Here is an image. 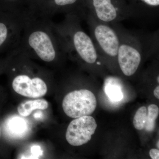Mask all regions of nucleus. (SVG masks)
Wrapping results in <instances>:
<instances>
[{"instance_id": "4be33fe9", "label": "nucleus", "mask_w": 159, "mask_h": 159, "mask_svg": "<svg viewBox=\"0 0 159 159\" xmlns=\"http://www.w3.org/2000/svg\"><path fill=\"white\" fill-rule=\"evenodd\" d=\"M1 126H0V138H1Z\"/></svg>"}, {"instance_id": "f3484780", "label": "nucleus", "mask_w": 159, "mask_h": 159, "mask_svg": "<svg viewBox=\"0 0 159 159\" xmlns=\"http://www.w3.org/2000/svg\"><path fill=\"white\" fill-rule=\"evenodd\" d=\"M140 2L142 3L144 6H145V8H148V12L151 17H153L154 16L158 15L157 14V9H158L159 6V0H139Z\"/></svg>"}, {"instance_id": "dca6fc26", "label": "nucleus", "mask_w": 159, "mask_h": 159, "mask_svg": "<svg viewBox=\"0 0 159 159\" xmlns=\"http://www.w3.org/2000/svg\"><path fill=\"white\" fill-rule=\"evenodd\" d=\"M147 111L145 107H142L137 111L133 120L134 126L136 129L142 130L145 129L147 122Z\"/></svg>"}, {"instance_id": "423d86ee", "label": "nucleus", "mask_w": 159, "mask_h": 159, "mask_svg": "<svg viewBox=\"0 0 159 159\" xmlns=\"http://www.w3.org/2000/svg\"><path fill=\"white\" fill-rule=\"evenodd\" d=\"M88 1L84 3V14L89 13L101 22L111 25L131 18L128 7L118 5L114 0Z\"/></svg>"}, {"instance_id": "f257e3e1", "label": "nucleus", "mask_w": 159, "mask_h": 159, "mask_svg": "<svg viewBox=\"0 0 159 159\" xmlns=\"http://www.w3.org/2000/svg\"><path fill=\"white\" fill-rule=\"evenodd\" d=\"M19 47L29 57L48 63L55 62L66 54L53 22L29 11Z\"/></svg>"}, {"instance_id": "4468645a", "label": "nucleus", "mask_w": 159, "mask_h": 159, "mask_svg": "<svg viewBox=\"0 0 159 159\" xmlns=\"http://www.w3.org/2000/svg\"><path fill=\"white\" fill-rule=\"evenodd\" d=\"M25 0H0V11L21 12L26 10Z\"/></svg>"}, {"instance_id": "aec40b11", "label": "nucleus", "mask_w": 159, "mask_h": 159, "mask_svg": "<svg viewBox=\"0 0 159 159\" xmlns=\"http://www.w3.org/2000/svg\"><path fill=\"white\" fill-rule=\"evenodd\" d=\"M154 95L155 97H156L158 99H159V86H157L156 88L154 90L153 92Z\"/></svg>"}, {"instance_id": "f03ea898", "label": "nucleus", "mask_w": 159, "mask_h": 159, "mask_svg": "<svg viewBox=\"0 0 159 159\" xmlns=\"http://www.w3.org/2000/svg\"><path fill=\"white\" fill-rule=\"evenodd\" d=\"M111 25L118 31L120 40L117 57L119 68L125 76H133L145 54L159 51L158 33H136L122 28L119 23Z\"/></svg>"}, {"instance_id": "ddd939ff", "label": "nucleus", "mask_w": 159, "mask_h": 159, "mask_svg": "<svg viewBox=\"0 0 159 159\" xmlns=\"http://www.w3.org/2000/svg\"><path fill=\"white\" fill-rule=\"evenodd\" d=\"M119 80L116 77H109L104 83V92L111 100L119 101L123 98L122 88L119 83Z\"/></svg>"}, {"instance_id": "0eeeda50", "label": "nucleus", "mask_w": 159, "mask_h": 159, "mask_svg": "<svg viewBox=\"0 0 159 159\" xmlns=\"http://www.w3.org/2000/svg\"><path fill=\"white\" fill-rule=\"evenodd\" d=\"M97 99L94 94L87 89L73 91L66 95L62 108L67 116L73 119L89 116L97 108Z\"/></svg>"}, {"instance_id": "20e7f679", "label": "nucleus", "mask_w": 159, "mask_h": 159, "mask_svg": "<svg viewBox=\"0 0 159 159\" xmlns=\"http://www.w3.org/2000/svg\"><path fill=\"white\" fill-rule=\"evenodd\" d=\"M85 19L99 56L117 59L120 40L118 31L112 25L101 22L89 13Z\"/></svg>"}, {"instance_id": "9b49d317", "label": "nucleus", "mask_w": 159, "mask_h": 159, "mask_svg": "<svg viewBox=\"0 0 159 159\" xmlns=\"http://www.w3.org/2000/svg\"><path fill=\"white\" fill-rule=\"evenodd\" d=\"M7 132L14 139H20L25 136L29 131V125L25 119L17 116L9 118L6 123Z\"/></svg>"}, {"instance_id": "412c9836", "label": "nucleus", "mask_w": 159, "mask_h": 159, "mask_svg": "<svg viewBox=\"0 0 159 159\" xmlns=\"http://www.w3.org/2000/svg\"><path fill=\"white\" fill-rule=\"evenodd\" d=\"M159 140H158V141H157V147L158 148H159Z\"/></svg>"}, {"instance_id": "2eb2a0df", "label": "nucleus", "mask_w": 159, "mask_h": 159, "mask_svg": "<svg viewBox=\"0 0 159 159\" xmlns=\"http://www.w3.org/2000/svg\"><path fill=\"white\" fill-rule=\"evenodd\" d=\"M159 114V109L155 104H151L148 106L147 111V122L145 129L146 131L151 132L154 130L156 121Z\"/></svg>"}, {"instance_id": "6ab92c4d", "label": "nucleus", "mask_w": 159, "mask_h": 159, "mask_svg": "<svg viewBox=\"0 0 159 159\" xmlns=\"http://www.w3.org/2000/svg\"><path fill=\"white\" fill-rule=\"evenodd\" d=\"M149 155L152 159H159V149L156 148H152L149 151Z\"/></svg>"}, {"instance_id": "1a4fd4ad", "label": "nucleus", "mask_w": 159, "mask_h": 159, "mask_svg": "<svg viewBox=\"0 0 159 159\" xmlns=\"http://www.w3.org/2000/svg\"><path fill=\"white\" fill-rule=\"evenodd\" d=\"M97 127L93 117L87 116L77 118L69 124L66 133V139L72 146H81L91 140Z\"/></svg>"}, {"instance_id": "a211bd4d", "label": "nucleus", "mask_w": 159, "mask_h": 159, "mask_svg": "<svg viewBox=\"0 0 159 159\" xmlns=\"http://www.w3.org/2000/svg\"><path fill=\"white\" fill-rule=\"evenodd\" d=\"M38 1L39 0H25L27 9L29 11L33 13Z\"/></svg>"}, {"instance_id": "39448f33", "label": "nucleus", "mask_w": 159, "mask_h": 159, "mask_svg": "<svg viewBox=\"0 0 159 159\" xmlns=\"http://www.w3.org/2000/svg\"><path fill=\"white\" fill-rule=\"evenodd\" d=\"M27 12L0 11V53L19 45Z\"/></svg>"}, {"instance_id": "f8f14e48", "label": "nucleus", "mask_w": 159, "mask_h": 159, "mask_svg": "<svg viewBox=\"0 0 159 159\" xmlns=\"http://www.w3.org/2000/svg\"><path fill=\"white\" fill-rule=\"evenodd\" d=\"M48 102L43 99L28 100L22 102L17 108L18 112L21 116L27 117L30 116L33 111L45 110L48 107Z\"/></svg>"}, {"instance_id": "7ed1b4c3", "label": "nucleus", "mask_w": 159, "mask_h": 159, "mask_svg": "<svg viewBox=\"0 0 159 159\" xmlns=\"http://www.w3.org/2000/svg\"><path fill=\"white\" fill-rule=\"evenodd\" d=\"M79 15H65L61 23L53 22L55 31L60 39L66 54L75 56L87 64L100 66L99 55L92 38L84 31Z\"/></svg>"}, {"instance_id": "9d476101", "label": "nucleus", "mask_w": 159, "mask_h": 159, "mask_svg": "<svg viewBox=\"0 0 159 159\" xmlns=\"http://www.w3.org/2000/svg\"><path fill=\"white\" fill-rule=\"evenodd\" d=\"M12 88L18 94L27 97L37 98L47 93L48 87L40 76H31L26 73L15 75L12 80Z\"/></svg>"}, {"instance_id": "6e6552de", "label": "nucleus", "mask_w": 159, "mask_h": 159, "mask_svg": "<svg viewBox=\"0 0 159 159\" xmlns=\"http://www.w3.org/2000/svg\"><path fill=\"white\" fill-rule=\"evenodd\" d=\"M84 0H39L33 13L38 16L51 19L57 13H74L83 19ZM65 14V15H66Z\"/></svg>"}]
</instances>
